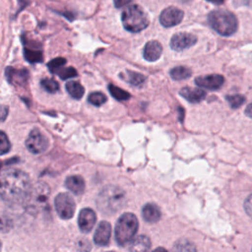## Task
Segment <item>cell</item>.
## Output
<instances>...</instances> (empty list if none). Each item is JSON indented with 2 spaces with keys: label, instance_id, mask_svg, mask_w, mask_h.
Instances as JSON below:
<instances>
[{
  "label": "cell",
  "instance_id": "cell-39",
  "mask_svg": "<svg viewBox=\"0 0 252 252\" xmlns=\"http://www.w3.org/2000/svg\"><path fill=\"white\" fill-rule=\"evenodd\" d=\"M153 252H168L166 249H164V248H162V247H158V248H156Z\"/></svg>",
  "mask_w": 252,
  "mask_h": 252
},
{
  "label": "cell",
  "instance_id": "cell-23",
  "mask_svg": "<svg viewBox=\"0 0 252 252\" xmlns=\"http://www.w3.org/2000/svg\"><path fill=\"white\" fill-rule=\"evenodd\" d=\"M173 252H196V247L191 241L183 238L175 242Z\"/></svg>",
  "mask_w": 252,
  "mask_h": 252
},
{
  "label": "cell",
  "instance_id": "cell-41",
  "mask_svg": "<svg viewBox=\"0 0 252 252\" xmlns=\"http://www.w3.org/2000/svg\"><path fill=\"white\" fill-rule=\"evenodd\" d=\"M1 249H2V243H1V240H0V252H1Z\"/></svg>",
  "mask_w": 252,
  "mask_h": 252
},
{
  "label": "cell",
  "instance_id": "cell-5",
  "mask_svg": "<svg viewBox=\"0 0 252 252\" xmlns=\"http://www.w3.org/2000/svg\"><path fill=\"white\" fill-rule=\"evenodd\" d=\"M138 220L131 213L123 214L115 225V240L120 246L129 243L135 236L138 229Z\"/></svg>",
  "mask_w": 252,
  "mask_h": 252
},
{
  "label": "cell",
  "instance_id": "cell-7",
  "mask_svg": "<svg viewBox=\"0 0 252 252\" xmlns=\"http://www.w3.org/2000/svg\"><path fill=\"white\" fill-rule=\"evenodd\" d=\"M54 206L62 220H69L74 216L76 209L75 201L68 193H59L54 199Z\"/></svg>",
  "mask_w": 252,
  "mask_h": 252
},
{
  "label": "cell",
  "instance_id": "cell-2",
  "mask_svg": "<svg viewBox=\"0 0 252 252\" xmlns=\"http://www.w3.org/2000/svg\"><path fill=\"white\" fill-rule=\"evenodd\" d=\"M126 204V194L118 186L107 185L98 193L96 198L97 209L106 215L120 211Z\"/></svg>",
  "mask_w": 252,
  "mask_h": 252
},
{
  "label": "cell",
  "instance_id": "cell-37",
  "mask_svg": "<svg viewBox=\"0 0 252 252\" xmlns=\"http://www.w3.org/2000/svg\"><path fill=\"white\" fill-rule=\"evenodd\" d=\"M245 114H246L248 117L252 118V102H251L250 104H248L247 107L245 108Z\"/></svg>",
  "mask_w": 252,
  "mask_h": 252
},
{
  "label": "cell",
  "instance_id": "cell-33",
  "mask_svg": "<svg viewBox=\"0 0 252 252\" xmlns=\"http://www.w3.org/2000/svg\"><path fill=\"white\" fill-rule=\"evenodd\" d=\"M77 248L79 252H90V250L92 249V246L88 239L83 238L77 242Z\"/></svg>",
  "mask_w": 252,
  "mask_h": 252
},
{
  "label": "cell",
  "instance_id": "cell-21",
  "mask_svg": "<svg viewBox=\"0 0 252 252\" xmlns=\"http://www.w3.org/2000/svg\"><path fill=\"white\" fill-rule=\"evenodd\" d=\"M24 56L30 63H38L41 62L43 59L41 50L27 45L24 47Z\"/></svg>",
  "mask_w": 252,
  "mask_h": 252
},
{
  "label": "cell",
  "instance_id": "cell-13",
  "mask_svg": "<svg viewBox=\"0 0 252 252\" xmlns=\"http://www.w3.org/2000/svg\"><path fill=\"white\" fill-rule=\"evenodd\" d=\"M5 75L8 82L12 85L24 86L27 84L30 73L26 69H14L13 67H7L5 70Z\"/></svg>",
  "mask_w": 252,
  "mask_h": 252
},
{
  "label": "cell",
  "instance_id": "cell-15",
  "mask_svg": "<svg viewBox=\"0 0 252 252\" xmlns=\"http://www.w3.org/2000/svg\"><path fill=\"white\" fill-rule=\"evenodd\" d=\"M162 53V47L157 40H150L146 43L143 51V56L148 61L158 60Z\"/></svg>",
  "mask_w": 252,
  "mask_h": 252
},
{
  "label": "cell",
  "instance_id": "cell-32",
  "mask_svg": "<svg viewBox=\"0 0 252 252\" xmlns=\"http://www.w3.org/2000/svg\"><path fill=\"white\" fill-rule=\"evenodd\" d=\"M13 227L12 220L5 217H0V232H8Z\"/></svg>",
  "mask_w": 252,
  "mask_h": 252
},
{
  "label": "cell",
  "instance_id": "cell-18",
  "mask_svg": "<svg viewBox=\"0 0 252 252\" xmlns=\"http://www.w3.org/2000/svg\"><path fill=\"white\" fill-rule=\"evenodd\" d=\"M150 247V238L146 235H140L132 240L129 247V252H149Z\"/></svg>",
  "mask_w": 252,
  "mask_h": 252
},
{
  "label": "cell",
  "instance_id": "cell-1",
  "mask_svg": "<svg viewBox=\"0 0 252 252\" xmlns=\"http://www.w3.org/2000/svg\"><path fill=\"white\" fill-rule=\"evenodd\" d=\"M32 184L28 173L9 168L0 172V197L11 204H25Z\"/></svg>",
  "mask_w": 252,
  "mask_h": 252
},
{
  "label": "cell",
  "instance_id": "cell-20",
  "mask_svg": "<svg viewBox=\"0 0 252 252\" xmlns=\"http://www.w3.org/2000/svg\"><path fill=\"white\" fill-rule=\"evenodd\" d=\"M65 88H66L67 93L75 99H80L85 94L84 87L80 83L75 82V81L67 82L65 85Z\"/></svg>",
  "mask_w": 252,
  "mask_h": 252
},
{
  "label": "cell",
  "instance_id": "cell-25",
  "mask_svg": "<svg viewBox=\"0 0 252 252\" xmlns=\"http://www.w3.org/2000/svg\"><path fill=\"white\" fill-rule=\"evenodd\" d=\"M108 91L110 94L117 100L122 101V100H128L130 98V94L127 93L126 91L114 86V85H109L108 86Z\"/></svg>",
  "mask_w": 252,
  "mask_h": 252
},
{
  "label": "cell",
  "instance_id": "cell-19",
  "mask_svg": "<svg viewBox=\"0 0 252 252\" xmlns=\"http://www.w3.org/2000/svg\"><path fill=\"white\" fill-rule=\"evenodd\" d=\"M143 219L148 222H157L160 219V211L155 204H147L142 210Z\"/></svg>",
  "mask_w": 252,
  "mask_h": 252
},
{
  "label": "cell",
  "instance_id": "cell-24",
  "mask_svg": "<svg viewBox=\"0 0 252 252\" xmlns=\"http://www.w3.org/2000/svg\"><path fill=\"white\" fill-rule=\"evenodd\" d=\"M127 75H126V81L133 85V86H141L144 84V82L146 81V77L141 74V73H138V72H134V71H129L127 70L126 71Z\"/></svg>",
  "mask_w": 252,
  "mask_h": 252
},
{
  "label": "cell",
  "instance_id": "cell-40",
  "mask_svg": "<svg viewBox=\"0 0 252 252\" xmlns=\"http://www.w3.org/2000/svg\"><path fill=\"white\" fill-rule=\"evenodd\" d=\"M179 111H180V117H179V119H180V121H182V119H183V114H184V110H183L181 107H179Z\"/></svg>",
  "mask_w": 252,
  "mask_h": 252
},
{
  "label": "cell",
  "instance_id": "cell-42",
  "mask_svg": "<svg viewBox=\"0 0 252 252\" xmlns=\"http://www.w3.org/2000/svg\"><path fill=\"white\" fill-rule=\"evenodd\" d=\"M109 252H112V251H109Z\"/></svg>",
  "mask_w": 252,
  "mask_h": 252
},
{
  "label": "cell",
  "instance_id": "cell-28",
  "mask_svg": "<svg viewBox=\"0 0 252 252\" xmlns=\"http://www.w3.org/2000/svg\"><path fill=\"white\" fill-rule=\"evenodd\" d=\"M65 64H66L65 58L57 57V58H54L51 61H49L47 63V67L51 73H57Z\"/></svg>",
  "mask_w": 252,
  "mask_h": 252
},
{
  "label": "cell",
  "instance_id": "cell-16",
  "mask_svg": "<svg viewBox=\"0 0 252 252\" xmlns=\"http://www.w3.org/2000/svg\"><path fill=\"white\" fill-rule=\"evenodd\" d=\"M180 95H182L186 100L192 103H197L202 101L206 97V92L202 89L198 88H191V87H185L182 88L179 92Z\"/></svg>",
  "mask_w": 252,
  "mask_h": 252
},
{
  "label": "cell",
  "instance_id": "cell-6",
  "mask_svg": "<svg viewBox=\"0 0 252 252\" xmlns=\"http://www.w3.org/2000/svg\"><path fill=\"white\" fill-rule=\"evenodd\" d=\"M49 195V186L44 182H36L32 186L29 196L25 202L27 211L33 215L42 211L46 206Z\"/></svg>",
  "mask_w": 252,
  "mask_h": 252
},
{
  "label": "cell",
  "instance_id": "cell-31",
  "mask_svg": "<svg viewBox=\"0 0 252 252\" xmlns=\"http://www.w3.org/2000/svg\"><path fill=\"white\" fill-rule=\"evenodd\" d=\"M57 74L62 80H67V79H70V78H74L78 75L76 69L73 68V67H62L57 72Z\"/></svg>",
  "mask_w": 252,
  "mask_h": 252
},
{
  "label": "cell",
  "instance_id": "cell-35",
  "mask_svg": "<svg viewBox=\"0 0 252 252\" xmlns=\"http://www.w3.org/2000/svg\"><path fill=\"white\" fill-rule=\"evenodd\" d=\"M9 108L6 105L0 104V122H4L8 116Z\"/></svg>",
  "mask_w": 252,
  "mask_h": 252
},
{
  "label": "cell",
  "instance_id": "cell-8",
  "mask_svg": "<svg viewBox=\"0 0 252 252\" xmlns=\"http://www.w3.org/2000/svg\"><path fill=\"white\" fill-rule=\"evenodd\" d=\"M48 144L47 138L38 129L32 130L26 140L27 149L34 155L45 152L48 148Z\"/></svg>",
  "mask_w": 252,
  "mask_h": 252
},
{
  "label": "cell",
  "instance_id": "cell-9",
  "mask_svg": "<svg viewBox=\"0 0 252 252\" xmlns=\"http://www.w3.org/2000/svg\"><path fill=\"white\" fill-rule=\"evenodd\" d=\"M184 13L176 7L165 8L159 15V22L165 28H170L179 24L183 19Z\"/></svg>",
  "mask_w": 252,
  "mask_h": 252
},
{
  "label": "cell",
  "instance_id": "cell-29",
  "mask_svg": "<svg viewBox=\"0 0 252 252\" xmlns=\"http://www.w3.org/2000/svg\"><path fill=\"white\" fill-rule=\"evenodd\" d=\"M226 100L228 101L230 107L232 108H238L240 105H242L245 101V96L242 94H231L226 95Z\"/></svg>",
  "mask_w": 252,
  "mask_h": 252
},
{
  "label": "cell",
  "instance_id": "cell-10",
  "mask_svg": "<svg viewBox=\"0 0 252 252\" xmlns=\"http://www.w3.org/2000/svg\"><path fill=\"white\" fill-rule=\"evenodd\" d=\"M197 42V37L188 32H178L170 39V47L175 51H181L193 46Z\"/></svg>",
  "mask_w": 252,
  "mask_h": 252
},
{
  "label": "cell",
  "instance_id": "cell-27",
  "mask_svg": "<svg viewBox=\"0 0 252 252\" xmlns=\"http://www.w3.org/2000/svg\"><path fill=\"white\" fill-rule=\"evenodd\" d=\"M40 85L42 89H44L47 93H50V94H54L59 90L58 83L53 79H47V78L42 79L40 82Z\"/></svg>",
  "mask_w": 252,
  "mask_h": 252
},
{
  "label": "cell",
  "instance_id": "cell-26",
  "mask_svg": "<svg viewBox=\"0 0 252 252\" xmlns=\"http://www.w3.org/2000/svg\"><path fill=\"white\" fill-rule=\"evenodd\" d=\"M88 100L91 104L94 106H100L106 101V96L100 92H94L89 94Z\"/></svg>",
  "mask_w": 252,
  "mask_h": 252
},
{
  "label": "cell",
  "instance_id": "cell-11",
  "mask_svg": "<svg viewBox=\"0 0 252 252\" xmlns=\"http://www.w3.org/2000/svg\"><path fill=\"white\" fill-rule=\"evenodd\" d=\"M195 83L197 86H199L203 89L217 91L222 87V85L224 83V78L219 74H211V75H207V76L197 77L195 79Z\"/></svg>",
  "mask_w": 252,
  "mask_h": 252
},
{
  "label": "cell",
  "instance_id": "cell-30",
  "mask_svg": "<svg viewBox=\"0 0 252 252\" xmlns=\"http://www.w3.org/2000/svg\"><path fill=\"white\" fill-rule=\"evenodd\" d=\"M11 149V143L7 137V135L0 131V156L7 154Z\"/></svg>",
  "mask_w": 252,
  "mask_h": 252
},
{
  "label": "cell",
  "instance_id": "cell-34",
  "mask_svg": "<svg viewBox=\"0 0 252 252\" xmlns=\"http://www.w3.org/2000/svg\"><path fill=\"white\" fill-rule=\"evenodd\" d=\"M244 209L245 212L249 217L252 218V194L247 197V199L244 202Z\"/></svg>",
  "mask_w": 252,
  "mask_h": 252
},
{
  "label": "cell",
  "instance_id": "cell-17",
  "mask_svg": "<svg viewBox=\"0 0 252 252\" xmlns=\"http://www.w3.org/2000/svg\"><path fill=\"white\" fill-rule=\"evenodd\" d=\"M65 186L71 192L76 195H81L85 191V181L80 175H71L68 176L65 180Z\"/></svg>",
  "mask_w": 252,
  "mask_h": 252
},
{
  "label": "cell",
  "instance_id": "cell-12",
  "mask_svg": "<svg viewBox=\"0 0 252 252\" xmlns=\"http://www.w3.org/2000/svg\"><path fill=\"white\" fill-rule=\"evenodd\" d=\"M95 220H96V216L92 209L85 208L81 210L78 217V225L80 230L84 233L90 232L93 229L95 223Z\"/></svg>",
  "mask_w": 252,
  "mask_h": 252
},
{
  "label": "cell",
  "instance_id": "cell-22",
  "mask_svg": "<svg viewBox=\"0 0 252 252\" xmlns=\"http://www.w3.org/2000/svg\"><path fill=\"white\" fill-rule=\"evenodd\" d=\"M170 77L175 80V81H181V80H185L187 78H189L192 74L191 69H189L188 67L185 66H177L174 67L170 70L169 72Z\"/></svg>",
  "mask_w": 252,
  "mask_h": 252
},
{
  "label": "cell",
  "instance_id": "cell-3",
  "mask_svg": "<svg viewBox=\"0 0 252 252\" xmlns=\"http://www.w3.org/2000/svg\"><path fill=\"white\" fill-rule=\"evenodd\" d=\"M208 23L218 33L229 36L233 34L238 27V22L234 14L227 10H214L208 15Z\"/></svg>",
  "mask_w": 252,
  "mask_h": 252
},
{
  "label": "cell",
  "instance_id": "cell-4",
  "mask_svg": "<svg viewBox=\"0 0 252 252\" xmlns=\"http://www.w3.org/2000/svg\"><path fill=\"white\" fill-rule=\"evenodd\" d=\"M121 21L123 27L131 32H139L149 26V19L146 13L136 4L126 6L121 14Z\"/></svg>",
  "mask_w": 252,
  "mask_h": 252
},
{
  "label": "cell",
  "instance_id": "cell-14",
  "mask_svg": "<svg viewBox=\"0 0 252 252\" xmlns=\"http://www.w3.org/2000/svg\"><path fill=\"white\" fill-rule=\"evenodd\" d=\"M111 235V225L109 222L102 220L98 223L94 234V241L98 246H105L108 244Z\"/></svg>",
  "mask_w": 252,
  "mask_h": 252
},
{
  "label": "cell",
  "instance_id": "cell-38",
  "mask_svg": "<svg viewBox=\"0 0 252 252\" xmlns=\"http://www.w3.org/2000/svg\"><path fill=\"white\" fill-rule=\"evenodd\" d=\"M207 1L212 2V3L216 4V5H220V4H222L224 2V0H207Z\"/></svg>",
  "mask_w": 252,
  "mask_h": 252
},
{
  "label": "cell",
  "instance_id": "cell-36",
  "mask_svg": "<svg viewBox=\"0 0 252 252\" xmlns=\"http://www.w3.org/2000/svg\"><path fill=\"white\" fill-rule=\"evenodd\" d=\"M131 2H132V0H113L114 6L116 8H122V7L128 6V5H130Z\"/></svg>",
  "mask_w": 252,
  "mask_h": 252
}]
</instances>
